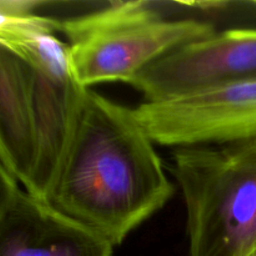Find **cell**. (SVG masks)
I'll list each match as a JSON object with an SVG mask.
<instances>
[{
	"instance_id": "1",
	"label": "cell",
	"mask_w": 256,
	"mask_h": 256,
	"mask_svg": "<svg viewBox=\"0 0 256 256\" xmlns=\"http://www.w3.org/2000/svg\"><path fill=\"white\" fill-rule=\"evenodd\" d=\"M155 145L134 110L88 89L46 202L122 245L175 194Z\"/></svg>"
},
{
	"instance_id": "2",
	"label": "cell",
	"mask_w": 256,
	"mask_h": 256,
	"mask_svg": "<svg viewBox=\"0 0 256 256\" xmlns=\"http://www.w3.org/2000/svg\"><path fill=\"white\" fill-rule=\"evenodd\" d=\"M170 172L184 198L189 256H248L256 248V140L178 148Z\"/></svg>"
},
{
	"instance_id": "3",
	"label": "cell",
	"mask_w": 256,
	"mask_h": 256,
	"mask_svg": "<svg viewBox=\"0 0 256 256\" xmlns=\"http://www.w3.org/2000/svg\"><path fill=\"white\" fill-rule=\"evenodd\" d=\"M75 80L85 89L106 82L129 84L156 60L212 36L215 26L195 19H168L155 2H119L60 20Z\"/></svg>"
},
{
	"instance_id": "4",
	"label": "cell",
	"mask_w": 256,
	"mask_h": 256,
	"mask_svg": "<svg viewBox=\"0 0 256 256\" xmlns=\"http://www.w3.org/2000/svg\"><path fill=\"white\" fill-rule=\"evenodd\" d=\"M134 114L152 142L189 148L256 140V78L190 95L148 102Z\"/></svg>"
},
{
	"instance_id": "5",
	"label": "cell",
	"mask_w": 256,
	"mask_h": 256,
	"mask_svg": "<svg viewBox=\"0 0 256 256\" xmlns=\"http://www.w3.org/2000/svg\"><path fill=\"white\" fill-rule=\"evenodd\" d=\"M256 78V29L216 32L190 42L142 70L132 86L144 102L182 99Z\"/></svg>"
},
{
	"instance_id": "6",
	"label": "cell",
	"mask_w": 256,
	"mask_h": 256,
	"mask_svg": "<svg viewBox=\"0 0 256 256\" xmlns=\"http://www.w3.org/2000/svg\"><path fill=\"white\" fill-rule=\"evenodd\" d=\"M114 246L20 190L0 222V256H112Z\"/></svg>"
},
{
	"instance_id": "7",
	"label": "cell",
	"mask_w": 256,
	"mask_h": 256,
	"mask_svg": "<svg viewBox=\"0 0 256 256\" xmlns=\"http://www.w3.org/2000/svg\"><path fill=\"white\" fill-rule=\"evenodd\" d=\"M20 190L22 188L19 186V182L0 164V222L6 214L8 209L12 204Z\"/></svg>"
},
{
	"instance_id": "8",
	"label": "cell",
	"mask_w": 256,
	"mask_h": 256,
	"mask_svg": "<svg viewBox=\"0 0 256 256\" xmlns=\"http://www.w3.org/2000/svg\"><path fill=\"white\" fill-rule=\"evenodd\" d=\"M10 12L5 0H0V29L9 22Z\"/></svg>"
},
{
	"instance_id": "9",
	"label": "cell",
	"mask_w": 256,
	"mask_h": 256,
	"mask_svg": "<svg viewBox=\"0 0 256 256\" xmlns=\"http://www.w3.org/2000/svg\"><path fill=\"white\" fill-rule=\"evenodd\" d=\"M250 5H252V6L256 10V0H254V2H250Z\"/></svg>"
},
{
	"instance_id": "10",
	"label": "cell",
	"mask_w": 256,
	"mask_h": 256,
	"mask_svg": "<svg viewBox=\"0 0 256 256\" xmlns=\"http://www.w3.org/2000/svg\"><path fill=\"white\" fill-rule=\"evenodd\" d=\"M248 256H256V248H255V249H254V250H252V252H250V254H249V255H248Z\"/></svg>"
}]
</instances>
